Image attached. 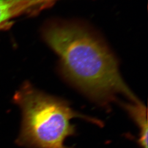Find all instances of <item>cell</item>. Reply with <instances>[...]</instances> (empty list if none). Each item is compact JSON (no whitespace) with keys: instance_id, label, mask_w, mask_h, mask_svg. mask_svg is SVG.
I'll return each instance as SVG.
<instances>
[{"instance_id":"5b68a950","label":"cell","mask_w":148,"mask_h":148,"mask_svg":"<svg viewBox=\"0 0 148 148\" xmlns=\"http://www.w3.org/2000/svg\"><path fill=\"white\" fill-rule=\"evenodd\" d=\"M42 3V5H45V4H47L48 3H51V2H52L54 1L55 0H40Z\"/></svg>"},{"instance_id":"3957f363","label":"cell","mask_w":148,"mask_h":148,"mask_svg":"<svg viewBox=\"0 0 148 148\" xmlns=\"http://www.w3.org/2000/svg\"><path fill=\"white\" fill-rule=\"evenodd\" d=\"M41 5L40 0H0V30L10 25L13 19Z\"/></svg>"},{"instance_id":"7a4b0ae2","label":"cell","mask_w":148,"mask_h":148,"mask_svg":"<svg viewBox=\"0 0 148 148\" xmlns=\"http://www.w3.org/2000/svg\"><path fill=\"white\" fill-rule=\"evenodd\" d=\"M13 101L21 112V132L16 143L30 148H66L65 139L75 133L70 121L81 118L98 125L101 122L79 114L67 101L48 95L25 82Z\"/></svg>"},{"instance_id":"277c9868","label":"cell","mask_w":148,"mask_h":148,"mask_svg":"<svg viewBox=\"0 0 148 148\" xmlns=\"http://www.w3.org/2000/svg\"><path fill=\"white\" fill-rule=\"evenodd\" d=\"M121 106L128 112L140 130L138 142L143 148H148L147 109L140 101L139 102L122 103Z\"/></svg>"},{"instance_id":"6da1fadb","label":"cell","mask_w":148,"mask_h":148,"mask_svg":"<svg viewBox=\"0 0 148 148\" xmlns=\"http://www.w3.org/2000/svg\"><path fill=\"white\" fill-rule=\"evenodd\" d=\"M42 37L58 56L62 76L91 100L108 106L120 95L131 102L140 101L122 79L116 56L89 27L74 21H51L43 27Z\"/></svg>"}]
</instances>
